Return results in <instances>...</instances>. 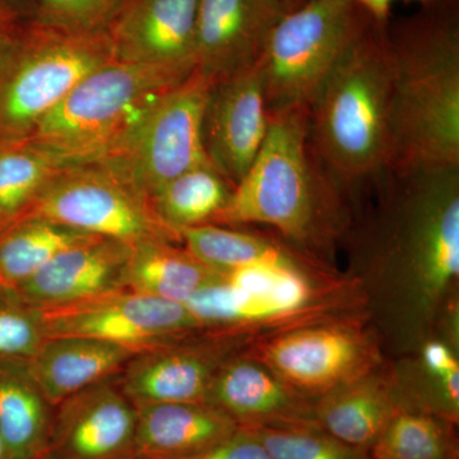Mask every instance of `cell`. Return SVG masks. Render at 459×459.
Returning <instances> with one entry per match:
<instances>
[{
    "label": "cell",
    "mask_w": 459,
    "mask_h": 459,
    "mask_svg": "<svg viewBox=\"0 0 459 459\" xmlns=\"http://www.w3.org/2000/svg\"><path fill=\"white\" fill-rule=\"evenodd\" d=\"M342 247L388 359L429 338L459 342V165L388 169Z\"/></svg>",
    "instance_id": "obj_1"
},
{
    "label": "cell",
    "mask_w": 459,
    "mask_h": 459,
    "mask_svg": "<svg viewBox=\"0 0 459 459\" xmlns=\"http://www.w3.org/2000/svg\"><path fill=\"white\" fill-rule=\"evenodd\" d=\"M353 205L320 164L307 132V108L270 114L261 151L232 189L220 226H265L305 255L336 265Z\"/></svg>",
    "instance_id": "obj_2"
},
{
    "label": "cell",
    "mask_w": 459,
    "mask_h": 459,
    "mask_svg": "<svg viewBox=\"0 0 459 459\" xmlns=\"http://www.w3.org/2000/svg\"><path fill=\"white\" fill-rule=\"evenodd\" d=\"M392 72L389 169L459 165L458 0L386 23Z\"/></svg>",
    "instance_id": "obj_3"
},
{
    "label": "cell",
    "mask_w": 459,
    "mask_h": 459,
    "mask_svg": "<svg viewBox=\"0 0 459 459\" xmlns=\"http://www.w3.org/2000/svg\"><path fill=\"white\" fill-rule=\"evenodd\" d=\"M386 23L373 20L365 27L307 108L314 152L352 205L391 165L392 72Z\"/></svg>",
    "instance_id": "obj_4"
},
{
    "label": "cell",
    "mask_w": 459,
    "mask_h": 459,
    "mask_svg": "<svg viewBox=\"0 0 459 459\" xmlns=\"http://www.w3.org/2000/svg\"><path fill=\"white\" fill-rule=\"evenodd\" d=\"M202 331L247 338L365 313L358 281L337 265L247 267L219 273L184 303Z\"/></svg>",
    "instance_id": "obj_5"
},
{
    "label": "cell",
    "mask_w": 459,
    "mask_h": 459,
    "mask_svg": "<svg viewBox=\"0 0 459 459\" xmlns=\"http://www.w3.org/2000/svg\"><path fill=\"white\" fill-rule=\"evenodd\" d=\"M186 80L111 59L75 84L29 138L66 166L101 164L122 150L156 102Z\"/></svg>",
    "instance_id": "obj_6"
},
{
    "label": "cell",
    "mask_w": 459,
    "mask_h": 459,
    "mask_svg": "<svg viewBox=\"0 0 459 459\" xmlns=\"http://www.w3.org/2000/svg\"><path fill=\"white\" fill-rule=\"evenodd\" d=\"M113 59L108 33L74 35L30 20L0 51V140L29 138L75 84Z\"/></svg>",
    "instance_id": "obj_7"
},
{
    "label": "cell",
    "mask_w": 459,
    "mask_h": 459,
    "mask_svg": "<svg viewBox=\"0 0 459 459\" xmlns=\"http://www.w3.org/2000/svg\"><path fill=\"white\" fill-rule=\"evenodd\" d=\"M371 21L355 0H305L287 12L258 63L268 113L307 108Z\"/></svg>",
    "instance_id": "obj_8"
},
{
    "label": "cell",
    "mask_w": 459,
    "mask_h": 459,
    "mask_svg": "<svg viewBox=\"0 0 459 459\" xmlns=\"http://www.w3.org/2000/svg\"><path fill=\"white\" fill-rule=\"evenodd\" d=\"M243 352L314 402L388 360L367 314L265 334Z\"/></svg>",
    "instance_id": "obj_9"
},
{
    "label": "cell",
    "mask_w": 459,
    "mask_h": 459,
    "mask_svg": "<svg viewBox=\"0 0 459 459\" xmlns=\"http://www.w3.org/2000/svg\"><path fill=\"white\" fill-rule=\"evenodd\" d=\"M27 217L132 247L148 240L183 244L179 232L157 216L150 198L102 165L68 166L20 219Z\"/></svg>",
    "instance_id": "obj_10"
},
{
    "label": "cell",
    "mask_w": 459,
    "mask_h": 459,
    "mask_svg": "<svg viewBox=\"0 0 459 459\" xmlns=\"http://www.w3.org/2000/svg\"><path fill=\"white\" fill-rule=\"evenodd\" d=\"M211 84L193 72L156 102L117 155L96 165L107 166L152 201L169 181L210 164L202 123Z\"/></svg>",
    "instance_id": "obj_11"
},
{
    "label": "cell",
    "mask_w": 459,
    "mask_h": 459,
    "mask_svg": "<svg viewBox=\"0 0 459 459\" xmlns=\"http://www.w3.org/2000/svg\"><path fill=\"white\" fill-rule=\"evenodd\" d=\"M38 310L45 338H93L138 353L202 331L186 305L126 289Z\"/></svg>",
    "instance_id": "obj_12"
},
{
    "label": "cell",
    "mask_w": 459,
    "mask_h": 459,
    "mask_svg": "<svg viewBox=\"0 0 459 459\" xmlns=\"http://www.w3.org/2000/svg\"><path fill=\"white\" fill-rule=\"evenodd\" d=\"M249 343L235 334L195 332L133 356L117 377V385L134 407L162 402L204 403L223 362Z\"/></svg>",
    "instance_id": "obj_13"
},
{
    "label": "cell",
    "mask_w": 459,
    "mask_h": 459,
    "mask_svg": "<svg viewBox=\"0 0 459 459\" xmlns=\"http://www.w3.org/2000/svg\"><path fill=\"white\" fill-rule=\"evenodd\" d=\"M268 126L258 65L211 84L202 123L205 156L232 188L255 162Z\"/></svg>",
    "instance_id": "obj_14"
},
{
    "label": "cell",
    "mask_w": 459,
    "mask_h": 459,
    "mask_svg": "<svg viewBox=\"0 0 459 459\" xmlns=\"http://www.w3.org/2000/svg\"><path fill=\"white\" fill-rule=\"evenodd\" d=\"M137 409L117 377L87 386L54 407L47 446L36 459H131Z\"/></svg>",
    "instance_id": "obj_15"
},
{
    "label": "cell",
    "mask_w": 459,
    "mask_h": 459,
    "mask_svg": "<svg viewBox=\"0 0 459 459\" xmlns=\"http://www.w3.org/2000/svg\"><path fill=\"white\" fill-rule=\"evenodd\" d=\"M285 0H199L195 72L211 83L258 65Z\"/></svg>",
    "instance_id": "obj_16"
},
{
    "label": "cell",
    "mask_w": 459,
    "mask_h": 459,
    "mask_svg": "<svg viewBox=\"0 0 459 459\" xmlns=\"http://www.w3.org/2000/svg\"><path fill=\"white\" fill-rule=\"evenodd\" d=\"M199 0H129L108 31L113 59L188 78Z\"/></svg>",
    "instance_id": "obj_17"
},
{
    "label": "cell",
    "mask_w": 459,
    "mask_h": 459,
    "mask_svg": "<svg viewBox=\"0 0 459 459\" xmlns=\"http://www.w3.org/2000/svg\"><path fill=\"white\" fill-rule=\"evenodd\" d=\"M204 403L221 411L238 428L318 427L316 402L243 351L223 362Z\"/></svg>",
    "instance_id": "obj_18"
},
{
    "label": "cell",
    "mask_w": 459,
    "mask_h": 459,
    "mask_svg": "<svg viewBox=\"0 0 459 459\" xmlns=\"http://www.w3.org/2000/svg\"><path fill=\"white\" fill-rule=\"evenodd\" d=\"M132 246L96 237L51 259L12 294L35 307H60L126 289L124 274Z\"/></svg>",
    "instance_id": "obj_19"
},
{
    "label": "cell",
    "mask_w": 459,
    "mask_h": 459,
    "mask_svg": "<svg viewBox=\"0 0 459 459\" xmlns=\"http://www.w3.org/2000/svg\"><path fill=\"white\" fill-rule=\"evenodd\" d=\"M137 409L131 459H189L210 451L238 427L221 411L195 402H162Z\"/></svg>",
    "instance_id": "obj_20"
},
{
    "label": "cell",
    "mask_w": 459,
    "mask_h": 459,
    "mask_svg": "<svg viewBox=\"0 0 459 459\" xmlns=\"http://www.w3.org/2000/svg\"><path fill=\"white\" fill-rule=\"evenodd\" d=\"M137 353L93 338H45L25 365L41 394L56 407L87 386L119 376Z\"/></svg>",
    "instance_id": "obj_21"
},
{
    "label": "cell",
    "mask_w": 459,
    "mask_h": 459,
    "mask_svg": "<svg viewBox=\"0 0 459 459\" xmlns=\"http://www.w3.org/2000/svg\"><path fill=\"white\" fill-rule=\"evenodd\" d=\"M400 403L389 359L368 376L316 402V424L341 442L369 452Z\"/></svg>",
    "instance_id": "obj_22"
},
{
    "label": "cell",
    "mask_w": 459,
    "mask_h": 459,
    "mask_svg": "<svg viewBox=\"0 0 459 459\" xmlns=\"http://www.w3.org/2000/svg\"><path fill=\"white\" fill-rule=\"evenodd\" d=\"M402 409L430 413L458 425L459 344L434 336L416 351L389 359Z\"/></svg>",
    "instance_id": "obj_23"
},
{
    "label": "cell",
    "mask_w": 459,
    "mask_h": 459,
    "mask_svg": "<svg viewBox=\"0 0 459 459\" xmlns=\"http://www.w3.org/2000/svg\"><path fill=\"white\" fill-rule=\"evenodd\" d=\"M183 246L220 273L247 267H301L322 262L287 244L276 234L230 226L205 225L180 231Z\"/></svg>",
    "instance_id": "obj_24"
},
{
    "label": "cell",
    "mask_w": 459,
    "mask_h": 459,
    "mask_svg": "<svg viewBox=\"0 0 459 459\" xmlns=\"http://www.w3.org/2000/svg\"><path fill=\"white\" fill-rule=\"evenodd\" d=\"M219 273L183 244L148 240L132 247L124 287L138 294L184 304Z\"/></svg>",
    "instance_id": "obj_25"
},
{
    "label": "cell",
    "mask_w": 459,
    "mask_h": 459,
    "mask_svg": "<svg viewBox=\"0 0 459 459\" xmlns=\"http://www.w3.org/2000/svg\"><path fill=\"white\" fill-rule=\"evenodd\" d=\"M54 406L30 377L25 361H0V434L9 459L40 457Z\"/></svg>",
    "instance_id": "obj_26"
},
{
    "label": "cell",
    "mask_w": 459,
    "mask_h": 459,
    "mask_svg": "<svg viewBox=\"0 0 459 459\" xmlns=\"http://www.w3.org/2000/svg\"><path fill=\"white\" fill-rule=\"evenodd\" d=\"M93 238L36 217L12 222L0 231V290L13 292L57 255Z\"/></svg>",
    "instance_id": "obj_27"
},
{
    "label": "cell",
    "mask_w": 459,
    "mask_h": 459,
    "mask_svg": "<svg viewBox=\"0 0 459 459\" xmlns=\"http://www.w3.org/2000/svg\"><path fill=\"white\" fill-rule=\"evenodd\" d=\"M232 189L212 165H202L157 190L152 204L157 216L180 234L184 229L219 225Z\"/></svg>",
    "instance_id": "obj_28"
},
{
    "label": "cell",
    "mask_w": 459,
    "mask_h": 459,
    "mask_svg": "<svg viewBox=\"0 0 459 459\" xmlns=\"http://www.w3.org/2000/svg\"><path fill=\"white\" fill-rule=\"evenodd\" d=\"M66 168L30 138L0 140V231L20 219Z\"/></svg>",
    "instance_id": "obj_29"
},
{
    "label": "cell",
    "mask_w": 459,
    "mask_h": 459,
    "mask_svg": "<svg viewBox=\"0 0 459 459\" xmlns=\"http://www.w3.org/2000/svg\"><path fill=\"white\" fill-rule=\"evenodd\" d=\"M458 425L402 409L369 449L370 459H459Z\"/></svg>",
    "instance_id": "obj_30"
},
{
    "label": "cell",
    "mask_w": 459,
    "mask_h": 459,
    "mask_svg": "<svg viewBox=\"0 0 459 459\" xmlns=\"http://www.w3.org/2000/svg\"><path fill=\"white\" fill-rule=\"evenodd\" d=\"M272 459H370L319 427L247 428Z\"/></svg>",
    "instance_id": "obj_31"
},
{
    "label": "cell",
    "mask_w": 459,
    "mask_h": 459,
    "mask_svg": "<svg viewBox=\"0 0 459 459\" xmlns=\"http://www.w3.org/2000/svg\"><path fill=\"white\" fill-rule=\"evenodd\" d=\"M129 0H35L32 21L74 35L108 33Z\"/></svg>",
    "instance_id": "obj_32"
},
{
    "label": "cell",
    "mask_w": 459,
    "mask_h": 459,
    "mask_svg": "<svg viewBox=\"0 0 459 459\" xmlns=\"http://www.w3.org/2000/svg\"><path fill=\"white\" fill-rule=\"evenodd\" d=\"M44 341L39 310L0 290V361L29 360Z\"/></svg>",
    "instance_id": "obj_33"
},
{
    "label": "cell",
    "mask_w": 459,
    "mask_h": 459,
    "mask_svg": "<svg viewBox=\"0 0 459 459\" xmlns=\"http://www.w3.org/2000/svg\"><path fill=\"white\" fill-rule=\"evenodd\" d=\"M189 459H272L252 430L238 428L210 451Z\"/></svg>",
    "instance_id": "obj_34"
},
{
    "label": "cell",
    "mask_w": 459,
    "mask_h": 459,
    "mask_svg": "<svg viewBox=\"0 0 459 459\" xmlns=\"http://www.w3.org/2000/svg\"><path fill=\"white\" fill-rule=\"evenodd\" d=\"M22 17L13 11L0 12V51L12 41L22 25Z\"/></svg>",
    "instance_id": "obj_35"
},
{
    "label": "cell",
    "mask_w": 459,
    "mask_h": 459,
    "mask_svg": "<svg viewBox=\"0 0 459 459\" xmlns=\"http://www.w3.org/2000/svg\"><path fill=\"white\" fill-rule=\"evenodd\" d=\"M355 3L377 22H389L394 0H355Z\"/></svg>",
    "instance_id": "obj_36"
},
{
    "label": "cell",
    "mask_w": 459,
    "mask_h": 459,
    "mask_svg": "<svg viewBox=\"0 0 459 459\" xmlns=\"http://www.w3.org/2000/svg\"><path fill=\"white\" fill-rule=\"evenodd\" d=\"M2 4L13 9L21 17H32L35 0H0Z\"/></svg>",
    "instance_id": "obj_37"
},
{
    "label": "cell",
    "mask_w": 459,
    "mask_h": 459,
    "mask_svg": "<svg viewBox=\"0 0 459 459\" xmlns=\"http://www.w3.org/2000/svg\"><path fill=\"white\" fill-rule=\"evenodd\" d=\"M0 459H9L7 446H5L4 440H3L2 434H0Z\"/></svg>",
    "instance_id": "obj_38"
},
{
    "label": "cell",
    "mask_w": 459,
    "mask_h": 459,
    "mask_svg": "<svg viewBox=\"0 0 459 459\" xmlns=\"http://www.w3.org/2000/svg\"><path fill=\"white\" fill-rule=\"evenodd\" d=\"M285 2L289 9H294L296 7H299V5H300L301 3H304V0H285Z\"/></svg>",
    "instance_id": "obj_39"
},
{
    "label": "cell",
    "mask_w": 459,
    "mask_h": 459,
    "mask_svg": "<svg viewBox=\"0 0 459 459\" xmlns=\"http://www.w3.org/2000/svg\"><path fill=\"white\" fill-rule=\"evenodd\" d=\"M407 2H419L422 5L433 4V3L440 2V0H407Z\"/></svg>",
    "instance_id": "obj_40"
},
{
    "label": "cell",
    "mask_w": 459,
    "mask_h": 459,
    "mask_svg": "<svg viewBox=\"0 0 459 459\" xmlns=\"http://www.w3.org/2000/svg\"><path fill=\"white\" fill-rule=\"evenodd\" d=\"M4 11H13V9H11V8L7 7V5L2 4V3H0V12H4ZM16 13H17V12H16Z\"/></svg>",
    "instance_id": "obj_41"
}]
</instances>
